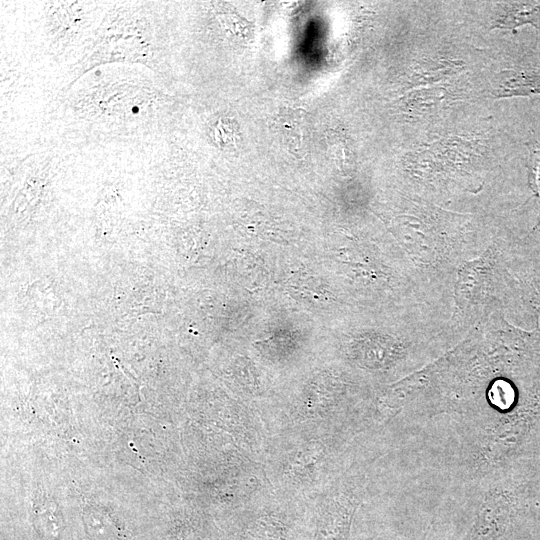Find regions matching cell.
I'll use <instances>...</instances> for the list:
<instances>
[{"label":"cell","mask_w":540,"mask_h":540,"mask_svg":"<svg viewBox=\"0 0 540 540\" xmlns=\"http://www.w3.org/2000/svg\"><path fill=\"white\" fill-rule=\"evenodd\" d=\"M540 95V63H527L497 74L496 98Z\"/></svg>","instance_id":"6da1fadb"},{"label":"cell","mask_w":540,"mask_h":540,"mask_svg":"<svg viewBox=\"0 0 540 540\" xmlns=\"http://www.w3.org/2000/svg\"><path fill=\"white\" fill-rule=\"evenodd\" d=\"M536 28L540 24L539 1L504 2L496 16L493 28L515 30L524 25Z\"/></svg>","instance_id":"7a4b0ae2"},{"label":"cell","mask_w":540,"mask_h":540,"mask_svg":"<svg viewBox=\"0 0 540 540\" xmlns=\"http://www.w3.org/2000/svg\"><path fill=\"white\" fill-rule=\"evenodd\" d=\"M305 112L302 109L285 108L276 117V126L285 143L300 149L305 133Z\"/></svg>","instance_id":"277c9868"},{"label":"cell","mask_w":540,"mask_h":540,"mask_svg":"<svg viewBox=\"0 0 540 540\" xmlns=\"http://www.w3.org/2000/svg\"><path fill=\"white\" fill-rule=\"evenodd\" d=\"M528 167L530 185L535 194L540 197V147L531 149Z\"/></svg>","instance_id":"8992f818"},{"label":"cell","mask_w":540,"mask_h":540,"mask_svg":"<svg viewBox=\"0 0 540 540\" xmlns=\"http://www.w3.org/2000/svg\"><path fill=\"white\" fill-rule=\"evenodd\" d=\"M463 63L458 60H429L417 65L407 80L408 87L432 84L462 70Z\"/></svg>","instance_id":"3957f363"},{"label":"cell","mask_w":540,"mask_h":540,"mask_svg":"<svg viewBox=\"0 0 540 540\" xmlns=\"http://www.w3.org/2000/svg\"><path fill=\"white\" fill-rule=\"evenodd\" d=\"M349 527V518L335 511L324 514L316 540H344Z\"/></svg>","instance_id":"5b68a950"}]
</instances>
